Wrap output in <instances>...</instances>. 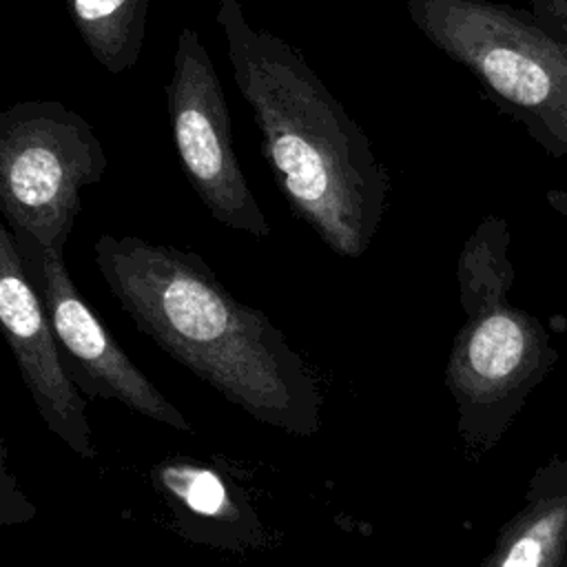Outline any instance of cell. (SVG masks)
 <instances>
[{
	"instance_id": "5",
	"label": "cell",
	"mask_w": 567,
	"mask_h": 567,
	"mask_svg": "<svg viewBox=\"0 0 567 567\" xmlns=\"http://www.w3.org/2000/svg\"><path fill=\"white\" fill-rule=\"evenodd\" d=\"M109 168L95 128L58 100H22L0 113V210L16 237L64 252L86 186Z\"/></svg>"
},
{
	"instance_id": "3",
	"label": "cell",
	"mask_w": 567,
	"mask_h": 567,
	"mask_svg": "<svg viewBox=\"0 0 567 567\" xmlns=\"http://www.w3.org/2000/svg\"><path fill=\"white\" fill-rule=\"evenodd\" d=\"M507 226L487 217L467 237L458 264V328L445 385L458 410V430L470 445H489L514 403L543 374L547 337L540 323L507 301L512 266Z\"/></svg>"
},
{
	"instance_id": "11",
	"label": "cell",
	"mask_w": 567,
	"mask_h": 567,
	"mask_svg": "<svg viewBox=\"0 0 567 567\" xmlns=\"http://www.w3.org/2000/svg\"><path fill=\"white\" fill-rule=\"evenodd\" d=\"M162 476L168 489L177 494L193 512L213 516L221 509H228L226 489L215 474L193 467H166Z\"/></svg>"
},
{
	"instance_id": "6",
	"label": "cell",
	"mask_w": 567,
	"mask_h": 567,
	"mask_svg": "<svg viewBox=\"0 0 567 567\" xmlns=\"http://www.w3.org/2000/svg\"><path fill=\"white\" fill-rule=\"evenodd\" d=\"M166 109L182 168L210 217L224 228L268 239L272 228L239 166L217 69L193 27L177 35Z\"/></svg>"
},
{
	"instance_id": "12",
	"label": "cell",
	"mask_w": 567,
	"mask_h": 567,
	"mask_svg": "<svg viewBox=\"0 0 567 567\" xmlns=\"http://www.w3.org/2000/svg\"><path fill=\"white\" fill-rule=\"evenodd\" d=\"M527 4L543 27L567 38V0H527Z\"/></svg>"
},
{
	"instance_id": "2",
	"label": "cell",
	"mask_w": 567,
	"mask_h": 567,
	"mask_svg": "<svg viewBox=\"0 0 567 567\" xmlns=\"http://www.w3.org/2000/svg\"><path fill=\"white\" fill-rule=\"evenodd\" d=\"M215 22L279 193L334 255L361 257L392 190L372 140L290 42L246 20L239 0H217Z\"/></svg>"
},
{
	"instance_id": "9",
	"label": "cell",
	"mask_w": 567,
	"mask_h": 567,
	"mask_svg": "<svg viewBox=\"0 0 567 567\" xmlns=\"http://www.w3.org/2000/svg\"><path fill=\"white\" fill-rule=\"evenodd\" d=\"M567 549V492H543L503 527L481 567H558Z\"/></svg>"
},
{
	"instance_id": "1",
	"label": "cell",
	"mask_w": 567,
	"mask_h": 567,
	"mask_svg": "<svg viewBox=\"0 0 567 567\" xmlns=\"http://www.w3.org/2000/svg\"><path fill=\"white\" fill-rule=\"evenodd\" d=\"M95 266L140 332L264 425L308 436L323 396L270 317L241 303L202 255L144 237L100 235Z\"/></svg>"
},
{
	"instance_id": "10",
	"label": "cell",
	"mask_w": 567,
	"mask_h": 567,
	"mask_svg": "<svg viewBox=\"0 0 567 567\" xmlns=\"http://www.w3.org/2000/svg\"><path fill=\"white\" fill-rule=\"evenodd\" d=\"M69 16L93 60L117 75L142 53L148 0H66Z\"/></svg>"
},
{
	"instance_id": "4",
	"label": "cell",
	"mask_w": 567,
	"mask_h": 567,
	"mask_svg": "<svg viewBox=\"0 0 567 567\" xmlns=\"http://www.w3.org/2000/svg\"><path fill=\"white\" fill-rule=\"evenodd\" d=\"M412 24L461 62L549 153H567V38L489 0H405Z\"/></svg>"
},
{
	"instance_id": "7",
	"label": "cell",
	"mask_w": 567,
	"mask_h": 567,
	"mask_svg": "<svg viewBox=\"0 0 567 567\" xmlns=\"http://www.w3.org/2000/svg\"><path fill=\"white\" fill-rule=\"evenodd\" d=\"M27 270L44 301L64 365L80 392L115 399L168 427L193 432L184 414L128 359L93 308L78 292L64 252H49L18 237Z\"/></svg>"
},
{
	"instance_id": "8",
	"label": "cell",
	"mask_w": 567,
	"mask_h": 567,
	"mask_svg": "<svg viewBox=\"0 0 567 567\" xmlns=\"http://www.w3.org/2000/svg\"><path fill=\"white\" fill-rule=\"evenodd\" d=\"M0 321L20 377L47 427L78 456H97L86 401L66 372L44 301L27 270L16 233L0 228Z\"/></svg>"
}]
</instances>
